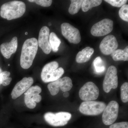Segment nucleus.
I'll use <instances>...</instances> for the list:
<instances>
[{"instance_id": "obj_22", "label": "nucleus", "mask_w": 128, "mask_h": 128, "mask_svg": "<svg viewBox=\"0 0 128 128\" xmlns=\"http://www.w3.org/2000/svg\"><path fill=\"white\" fill-rule=\"evenodd\" d=\"M82 0H71V4L68 9L69 13L71 15H74L78 13L81 8Z\"/></svg>"}, {"instance_id": "obj_20", "label": "nucleus", "mask_w": 128, "mask_h": 128, "mask_svg": "<svg viewBox=\"0 0 128 128\" xmlns=\"http://www.w3.org/2000/svg\"><path fill=\"white\" fill-rule=\"evenodd\" d=\"M102 2V0H84L82 2V11L86 12L92 8L100 6Z\"/></svg>"}, {"instance_id": "obj_12", "label": "nucleus", "mask_w": 128, "mask_h": 128, "mask_svg": "<svg viewBox=\"0 0 128 128\" xmlns=\"http://www.w3.org/2000/svg\"><path fill=\"white\" fill-rule=\"evenodd\" d=\"M118 47V43L115 37L113 35H108L101 41L99 48L103 54L108 55L116 50Z\"/></svg>"}, {"instance_id": "obj_15", "label": "nucleus", "mask_w": 128, "mask_h": 128, "mask_svg": "<svg viewBox=\"0 0 128 128\" xmlns=\"http://www.w3.org/2000/svg\"><path fill=\"white\" fill-rule=\"evenodd\" d=\"M18 46V38L15 36L12 38L9 42H5L2 44L0 46V50L5 58L6 59L10 58L12 54L16 51Z\"/></svg>"}, {"instance_id": "obj_7", "label": "nucleus", "mask_w": 128, "mask_h": 128, "mask_svg": "<svg viewBox=\"0 0 128 128\" xmlns=\"http://www.w3.org/2000/svg\"><path fill=\"white\" fill-rule=\"evenodd\" d=\"M119 105L115 101H112L106 106L102 115V121L106 125H111L115 122L118 116Z\"/></svg>"}, {"instance_id": "obj_3", "label": "nucleus", "mask_w": 128, "mask_h": 128, "mask_svg": "<svg viewBox=\"0 0 128 128\" xmlns=\"http://www.w3.org/2000/svg\"><path fill=\"white\" fill-rule=\"evenodd\" d=\"M58 66V63L56 61L46 64L41 72V76L43 82L45 83L54 82L60 78L64 71L63 68Z\"/></svg>"}, {"instance_id": "obj_32", "label": "nucleus", "mask_w": 128, "mask_h": 128, "mask_svg": "<svg viewBox=\"0 0 128 128\" xmlns=\"http://www.w3.org/2000/svg\"><path fill=\"white\" fill-rule=\"evenodd\" d=\"M2 70L1 68L0 67V74H1L2 73Z\"/></svg>"}, {"instance_id": "obj_33", "label": "nucleus", "mask_w": 128, "mask_h": 128, "mask_svg": "<svg viewBox=\"0 0 128 128\" xmlns=\"http://www.w3.org/2000/svg\"><path fill=\"white\" fill-rule=\"evenodd\" d=\"M48 25H49V26H51V23H49Z\"/></svg>"}, {"instance_id": "obj_1", "label": "nucleus", "mask_w": 128, "mask_h": 128, "mask_svg": "<svg viewBox=\"0 0 128 128\" xmlns=\"http://www.w3.org/2000/svg\"><path fill=\"white\" fill-rule=\"evenodd\" d=\"M38 49V44L36 38H32L24 42L20 58V64L22 68L28 69L32 66Z\"/></svg>"}, {"instance_id": "obj_16", "label": "nucleus", "mask_w": 128, "mask_h": 128, "mask_svg": "<svg viewBox=\"0 0 128 128\" xmlns=\"http://www.w3.org/2000/svg\"><path fill=\"white\" fill-rule=\"evenodd\" d=\"M93 48L87 47L80 51L76 57V62L79 64H82L89 61L94 52Z\"/></svg>"}, {"instance_id": "obj_28", "label": "nucleus", "mask_w": 128, "mask_h": 128, "mask_svg": "<svg viewBox=\"0 0 128 128\" xmlns=\"http://www.w3.org/2000/svg\"><path fill=\"white\" fill-rule=\"evenodd\" d=\"M109 128H128V122H122L112 124Z\"/></svg>"}, {"instance_id": "obj_21", "label": "nucleus", "mask_w": 128, "mask_h": 128, "mask_svg": "<svg viewBox=\"0 0 128 128\" xmlns=\"http://www.w3.org/2000/svg\"><path fill=\"white\" fill-rule=\"evenodd\" d=\"M94 70L96 74H100L105 71V66L104 62L100 57H98L93 62Z\"/></svg>"}, {"instance_id": "obj_13", "label": "nucleus", "mask_w": 128, "mask_h": 128, "mask_svg": "<svg viewBox=\"0 0 128 128\" xmlns=\"http://www.w3.org/2000/svg\"><path fill=\"white\" fill-rule=\"evenodd\" d=\"M33 78L25 77L16 84L12 92V98L16 99L22 95L31 87L33 84Z\"/></svg>"}, {"instance_id": "obj_34", "label": "nucleus", "mask_w": 128, "mask_h": 128, "mask_svg": "<svg viewBox=\"0 0 128 128\" xmlns=\"http://www.w3.org/2000/svg\"><path fill=\"white\" fill-rule=\"evenodd\" d=\"M25 34H28V32H26L25 33Z\"/></svg>"}, {"instance_id": "obj_27", "label": "nucleus", "mask_w": 128, "mask_h": 128, "mask_svg": "<svg viewBox=\"0 0 128 128\" xmlns=\"http://www.w3.org/2000/svg\"><path fill=\"white\" fill-rule=\"evenodd\" d=\"M28 1L34 2L37 4L45 7L50 6L52 2V0H29Z\"/></svg>"}, {"instance_id": "obj_29", "label": "nucleus", "mask_w": 128, "mask_h": 128, "mask_svg": "<svg viewBox=\"0 0 128 128\" xmlns=\"http://www.w3.org/2000/svg\"><path fill=\"white\" fill-rule=\"evenodd\" d=\"M10 75V72L7 71L2 72V73L0 74V86L3 84L5 80L9 77Z\"/></svg>"}, {"instance_id": "obj_18", "label": "nucleus", "mask_w": 128, "mask_h": 128, "mask_svg": "<svg viewBox=\"0 0 128 128\" xmlns=\"http://www.w3.org/2000/svg\"><path fill=\"white\" fill-rule=\"evenodd\" d=\"M111 56L114 61H128V46L124 50H116L112 53Z\"/></svg>"}, {"instance_id": "obj_5", "label": "nucleus", "mask_w": 128, "mask_h": 128, "mask_svg": "<svg viewBox=\"0 0 128 128\" xmlns=\"http://www.w3.org/2000/svg\"><path fill=\"white\" fill-rule=\"evenodd\" d=\"M80 98L84 101H92L98 98L99 90L96 84L92 82L85 83L79 92Z\"/></svg>"}, {"instance_id": "obj_30", "label": "nucleus", "mask_w": 128, "mask_h": 128, "mask_svg": "<svg viewBox=\"0 0 128 128\" xmlns=\"http://www.w3.org/2000/svg\"><path fill=\"white\" fill-rule=\"evenodd\" d=\"M12 80V79L11 77H8L6 80H5L4 82H3L2 85L4 86H8Z\"/></svg>"}, {"instance_id": "obj_10", "label": "nucleus", "mask_w": 128, "mask_h": 128, "mask_svg": "<svg viewBox=\"0 0 128 128\" xmlns=\"http://www.w3.org/2000/svg\"><path fill=\"white\" fill-rule=\"evenodd\" d=\"M42 92V89L38 86H31L25 94L24 100L26 106L28 108L33 109L36 106V102H40L42 97L39 94Z\"/></svg>"}, {"instance_id": "obj_19", "label": "nucleus", "mask_w": 128, "mask_h": 128, "mask_svg": "<svg viewBox=\"0 0 128 128\" xmlns=\"http://www.w3.org/2000/svg\"><path fill=\"white\" fill-rule=\"evenodd\" d=\"M49 39L52 50L56 52L58 50L59 47L61 43L60 39L54 32H52L50 34Z\"/></svg>"}, {"instance_id": "obj_2", "label": "nucleus", "mask_w": 128, "mask_h": 128, "mask_svg": "<svg viewBox=\"0 0 128 128\" xmlns=\"http://www.w3.org/2000/svg\"><path fill=\"white\" fill-rule=\"evenodd\" d=\"M26 9V5L23 2H9L2 6L0 16L2 18L10 20L21 17L25 13Z\"/></svg>"}, {"instance_id": "obj_25", "label": "nucleus", "mask_w": 128, "mask_h": 128, "mask_svg": "<svg viewBox=\"0 0 128 128\" xmlns=\"http://www.w3.org/2000/svg\"><path fill=\"white\" fill-rule=\"evenodd\" d=\"M120 18L125 21L128 22V5L125 4L121 7L118 12Z\"/></svg>"}, {"instance_id": "obj_11", "label": "nucleus", "mask_w": 128, "mask_h": 128, "mask_svg": "<svg viewBox=\"0 0 128 128\" xmlns=\"http://www.w3.org/2000/svg\"><path fill=\"white\" fill-rule=\"evenodd\" d=\"M62 35L70 43L79 44L81 38L80 31L71 24L66 22L62 23L61 25Z\"/></svg>"}, {"instance_id": "obj_14", "label": "nucleus", "mask_w": 128, "mask_h": 128, "mask_svg": "<svg viewBox=\"0 0 128 128\" xmlns=\"http://www.w3.org/2000/svg\"><path fill=\"white\" fill-rule=\"evenodd\" d=\"M49 28L46 26L41 28L39 32L38 44V46L46 54H50L52 50L49 40Z\"/></svg>"}, {"instance_id": "obj_26", "label": "nucleus", "mask_w": 128, "mask_h": 128, "mask_svg": "<svg viewBox=\"0 0 128 128\" xmlns=\"http://www.w3.org/2000/svg\"><path fill=\"white\" fill-rule=\"evenodd\" d=\"M104 1L112 6L118 8L122 7L124 5L126 4L128 2L127 0H105Z\"/></svg>"}, {"instance_id": "obj_31", "label": "nucleus", "mask_w": 128, "mask_h": 128, "mask_svg": "<svg viewBox=\"0 0 128 128\" xmlns=\"http://www.w3.org/2000/svg\"><path fill=\"white\" fill-rule=\"evenodd\" d=\"M63 96H64V97L67 98L70 96V94H69V92H65L64 93Z\"/></svg>"}, {"instance_id": "obj_6", "label": "nucleus", "mask_w": 128, "mask_h": 128, "mask_svg": "<svg viewBox=\"0 0 128 128\" xmlns=\"http://www.w3.org/2000/svg\"><path fill=\"white\" fill-rule=\"evenodd\" d=\"M73 86L72 80L70 77L65 76L50 82L48 86V89L53 96L57 95L60 89L64 92L70 90Z\"/></svg>"}, {"instance_id": "obj_17", "label": "nucleus", "mask_w": 128, "mask_h": 128, "mask_svg": "<svg viewBox=\"0 0 128 128\" xmlns=\"http://www.w3.org/2000/svg\"><path fill=\"white\" fill-rule=\"evenodd\" d=\"M44 118L48 123L53 126H64L68 123L60 121L56 116L55 114L51 112H48L45 113L44 115Z\"/></svg>"}, {"instance_id": "obj_23", "label": "nucleus", "mask_w": 128, "mask_h": 128, "mask_svg": "<svg viewBox=\"0 0 128 128\" xmlns=\"http://www.w3.org/2000/svg\"><path fill=\"white\" fill-rule=\"evenodd\" d=\"M121 98L124 103L128 102V83L125 82L121 87Z\"/></svg>"}, {"instance_id": "obj_8", "label": "nucleus", "mask_w": 128, "mask_h": 128, "mask_svg": "<svg viewBox=\"0 0 128 128\" xmlns=\"http://www.w3.org/2000/svg\"><path fill=\"white\" fill-rule=\"evenodd\" d=\"M118 70L114 66L108 67L104 78L103 82L104 90L106 93L110 92L112 89H115L118 85Z\"/></svg>"}, {"instance_id": "obj_9", "label": "nucleus", "mask_w": 128, "mask_h": 128, "mask_svg": "<svg viewBox=\"0 0 128 128\" xmlns=\"http://www.w3.org/2000/svg\"><path fill=\"white\" fill-rule=\"evenodd\" d=\"M113 28V22L109 18H105L92 26L91 33L92 36L100 37L110 33Z\"/></svg>"}, {"instance_id": "obj_24", "label": "nucleus", "mask_w": 128, "mask_h": 128, "mask_svg": "<svg viewBox=\"0 0 128 128\" xmlns=\"http://www.w3.org/2000/svg\"><path fill=\"white\" fill-rule=\"evenodd\" d=\"M56 116L62 122L68 123L70 119L72 114L70 113L66 112H60L55 114Z\"/></svg>"}, {"instance_id": "obj_4", "label": "nucleus", "mask_w": 128, "mask_h": 128, "mask_svg": "<svg viewBox=\"0 0 128 128\" xmlns=\"http://www.w3.org/2000/svg\"><path fill=\"white\" fill-rule=\"evenodd\" d=\"M106 106V104L103 102L85 101L81 104L79 110L81 113L85 115L95 116L102 113Z\"/></svg>"}]
</instances>
